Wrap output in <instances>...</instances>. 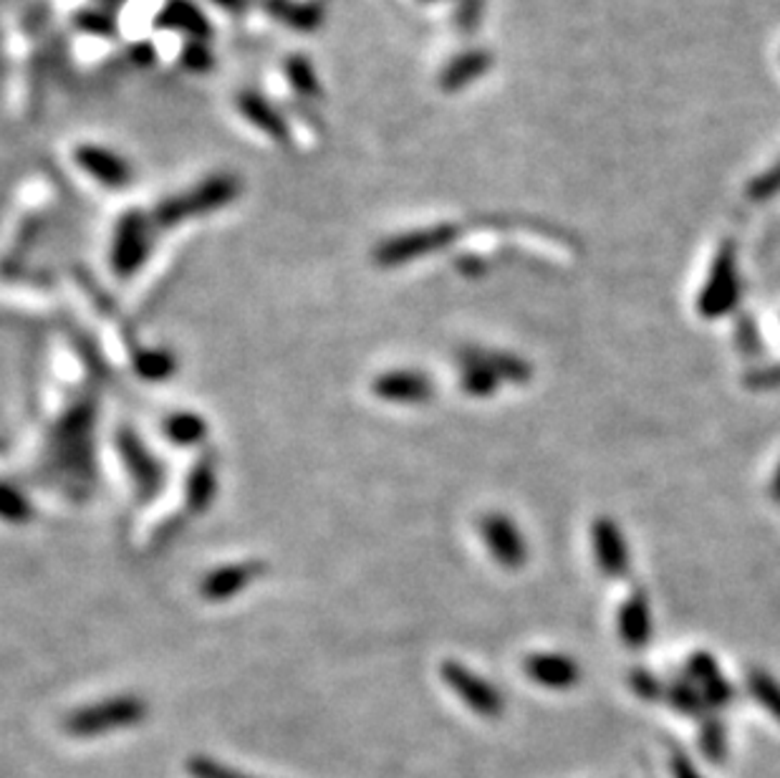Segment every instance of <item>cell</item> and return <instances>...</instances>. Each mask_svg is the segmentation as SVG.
Segmentation results:
<instances>
[{"label": "cell", "mask_w": 780, "mask_h": 778, "mask_svg": "<svg viewBox=\"0 0 780 778\" xmlns=\"http://www.w3.org/2000/svg\"><path fill=\"white\" fill-rule=\"evenodd\" d=\"M241 180L235 175L218 173L205 177L203 182L192 184L190 190L165 197L150 215L157 230H172L182 226V222L205 218V215H213L222 211V207L233 205L241 197Z\"/></svg>", "instance_id": "cell-1"}, {"label": "cell", "mask_w": 780, "mask_h": 778, "mask_svg": "<svg viewBox=\"0 0 780 778\" xmlns=\"http://www.w3.org/2000/svg\"><path fill=\"white\" fill-rule=\"evenodd\" d=\"M146 713H150V705L144 698L125 692V696H112L76 707L64 718V730L74 738H99L114 734V730L139 726V723H144Z\"/></svg>", "instance_id": "cell-2"}, {"label": "cell", "mask_w": 780, "mask_h": 778, "mask_svg": "<svg viewBox=\"0 0 780 778\" xmlns=\"http://www.w3.org/2000/svg\"><path fill=\"white\" fill-rule=\"evenodd\" d=\"M460 235L462 228L458 222H435V226L405 230V233L389 235L376 243L372 258L380 268L409 266L417 264V260L437 256V253L452 248Z\"/></svg>", "instance_id": "cell-3"}, {"label": "cell", "mask_w": 780, "mask_h": 778, "mask_svg": "<svg viewBox=\"0 0 780 778\" xmlns=\"http://www.w3.org/2000/svg\"><path fill=\"white\" fill-rule=\"evenodd\" d=\"M157 226H154L152 215L131 207V211L122 213L119 220L114 222L112 245H110V266L117 279L127 281L137 276L150 260L154 251V238H157Z\"/></svg>", "instance_id": "cell-4"}, {"label": "cell", "mask_w": 780, "mask_h": 778, "mask_svg": "<svg viewBox=\"0 0 780 778\" xmlns=\"http://www.w3.org/2000/svg\"><path fill=\"white\" fill-rule=\"evenodd\" d=\"M91 418H94L91 407L79 405L68 410L53 430L49 458L51 465L61 470V475H91V463H94V456H91Z\"/></svg>", "instance_id": "cell-5"}, {"label": "cell", "mask_w": 780, "mask_h": 778, "mask_svg": "<svg viewBox=\"0 0 780 778\" xmlns=\"http://www.w3.org/2000/svg\"><path fill=\"white\" fill-rule=\"evenodd\" d=\"M114 445H117L122 465L127 468L135 498L139 503H152L165 488V465L146 448V443L137 435L135 428L119 425L117 435H114Z\"/></svg>", "instance_id": "cell-6"}, {"label": "cell", "mask_w": 780, "mask_h": 778, "mask_svg": "<svg viewBox=\"0 0 780 778\" xmlns=\"http://www.w3.org/2000/svg\"><path fill=\"white\" fill-rule=\"evenodd\" d=\"M439 677L458 696L460 703H465L470 711L481 718L496 720L506 711L503 692L493 685L488 677L477 675L473 667H468L460 660L439 662Z\"/></svg>", "instance_id": "cell-7"}, {"label": "cell", "mask_w": 780, "mask_h": 778, "mask_svg": "<svg viewBox=\"0 0 780 778\" xmlns=\"http://www.w3.org/2000/svg\"><path fill=\"white\" fill-rule=\"evenodd\" d=\"M477 534L488 549L490 559L508 572H519L528 564V541L511 515L503 511H488L477 521Z\"/></svg>", "instance_id": "cell-8"}, {"label": "cell", "mask_w": 780, "mask_h": 778, "mask_svg": "<svg viewBox=\"0 0 780 778\" xmlns=\"http://www.w3.org/2000/svg\"><path fill=\"white\" fill-rule=\"evenodd\" d=\"M738 298H740V283L736 268V253H732L730 245H725L720 256L715 258L709 279L700 291L698 311L702 319H720V316L736 309Z\"/></svg>", "instance_id": "cell-9"}, {"label": "cell", "mask_w": 780, "mask_h": 778, "mask_svg": "<svg viewBox=\"0 0 780 778\" xmlns=\"http://www.w3.org/2000/svg\"><path fill=\"white\" fill-rule=\"evenodd\" d=\"M266 572L268 564L260 559L230 561V564L215 566L200 579V597L213 604L230 602V599H235L241 591L248 589L251 584H256Z\"/></svg>", "instance_id": "cell-10"}, {"label": "cell", "mask_w": 780, "mask_h": 778, "mask_svg": "<svg viewBox=\"0 0 780 778\" xmlns=\"http://www.w3.org/2000/svg\"><path fill=\"white\" fill-rule=\"evenodd\" d=\"M372 395L389 405H427L435 397V382L422 369H389L374 377Z\"/></svg>", "instance_id": "cell-11"}, {"label": "cell", "mask_w": 780, "mask_h": 778, "mask_svg": "<svg viewBox=\"0 0 780 778\" xmlns=\"http://www.w3.org/2000/svg\"><path fill=\"white\" fill-rule=\"evenodd\" d=\"M72 157L84 175L106 190H125L135 177L129 160L104 144H79Z\"/></svg>", "instance_id": "cell-12"}, {"label": "cell", "mask_w": 780, "mask_h": 778, "mask_svg": "<svg viewBox=\"0 0 780 778\" xmlns=\"http://www.w3.org/2000/svg\"><path fill=\"white\" fill-rule=\"evenodd\" d=\"M591 549L599 572L604 574L606 579H624V576L629 574V544L622 534L619 523L614 519L601 515V519L591 523Z\"/></svg>", "instance_id": "cell-13"}, {"label": "cell", "mask_w": 780, "mask_h": 778, "mask_svg": "<svg viewBox=\"0 0 780 778\" xmlns=\"http://www.w3.org/2000/svg\"><path fill=\"white\" fill-rule=\"evenodd\" d=\"M523 673L546 690H571L581 683V665L563 652H533L523 660Z\"/></svg>", "instance_id": "cell-14"}, {"label": "cell", "mask_w": 780, "mask_h": 778, "mask_svg": "<svg viewBox=\"0 0 780 778\" xmlns=\"http://www.w3.org/2000/svg\"><path fill=\"white\" fill-rule=\"evenodd\" d=\"M616 632H619V639L629 650H642V647L652 642V602L642 587L631 589L622 602L619 614H616Z\"/></svg>", "instance_id": "cell-15"}, {"label": "cell", "mask_w": 780, "mask_h": 778, "mask_svg": "<svg viewBox=\"0 0 780 778\" xmlns=\"http://www.w3.org/2000/svg\"><path fill=\"white\" fill-rule=\"evenodd\" d=\"M154 26L182 34L188 41H210L213 38L210 15L195 0H167L154 18Z\"/></svg>", "instance_id": "cell-16"}, {"label": "cell", "mask_w": 780, "mask_h": 778, "mask_svg": "<svg viewBox=\"0 0 780 778\" xmlns=\"http://www.w3.org/2000/svg\"><path fill=\"white\" fill-rule=\"evenodd\" d=\"M220 490V475H218V458L210 450L203 452L190 468L188 481H184V508L190 513H205L207 508L215 503Z\"/></svg>", "instance_id": "cell-17"}, {"label": "cell", "mask_w": 780, "mask_h": 778, "mask_svg": "<svg viewBox=\"0 0 780 778\" xmlns=\"http://www.w3.org/2000/svg\"><path fill=\"white\" fill-rule=\"evenodd\" d=\"M263 11L296 34H314L327 21V11L314 0H263Z\"/></svg>", "instance_id": "cell-18"}, {"label": "cell", "mask_w": 780, "mask_h": 778, "mask_svg": "<svg viewBox=\"0 0 780 778\" xmlns=\"http://www.w3.org/2000/svg\"><path fill=\"white\" fill-rule=\"evenodd\" d=\"M490 66H493V56L488 51L483 49L462 51L443 68V72H439L437 84L445 94H458V91H462L473 81L481 79V76L488 74Z\"/></svg>", "instance_id": "cell-19"}, {"label": "cell", "mask_w": 780, "mask_h": 778, "mask_svg": "<svg viewBox=\"0 0 780 778\" xmlns=\"http://www.w3.org/2000/svg\"><path fill=\"white\" fill-rule=\"evenodd\" d=\"M235 106L248 125L256 127L258 132H263L266 137H270L273 142L289 140V125H285V117H281V112H278L266 97L258 94V91H251V89L243 91V94L238 97Z\"/></svg>", "instance_id": "cell-20"}, {"label": "cell", "mask_w": 780, "mask_h": 778, "mask_svg": "<svg viewBox=\"0 0 780 778\" xmlns=\"http://www.w3.org/2000/svg\"><path fill=\"white\" fill-rule=\"evenodd\" d=\"M458 365H460L458 382H460V390L465 392V395L475 397V399H490L498 395L503 380H500V377L493 372L490 367H485L483 361L475 357L470 346H465V349L458 354Z\"/></svg>", "instance_id": "cell-21"}, {"label": "cell", "mask_w": 780, "mask_h": 778, "mask_svg": "<svg viewBox=\"0 0 780 778\" xmlns=\"http://www.w3.org/2000/svg\"><path fill=\"white\" fill-rule=\"evenodd\" d=\"M162 433L177 448H200L207 441V420L192 410H177L162 422Z\"/></svg>", "instance_id": "cell-22"}, {"label": "cell", "mask_w": 780, "mask_h": 778, "mask_svg": "<svg viewBox=\"0 0 780 778\" xmlns=\"http://www.w3.org/2000/svg\"><path fill=\"white\" fill-rule=\"evenodd\" d=\"M477 359L485 367H490L503 384H528L533 380V367L528 359L519 357L513 352H498V349H483V346H470Z\"/></svg>", "instance_id": "cell-23"}, {"label": "cell", "mask_w": 780, "mask_h": 778, "mask_svg": "<svg viewBox=\"0 0 780 778\" xmlns=\"http://www.w3.org/2000/svg\"><path fill=\"white\" fill-rule=\"evenodd\" d=\"M131 367L146 382H165L177 372V357L169 349H139L131 357Z\"/></svg>", "instance_id": "cell-24"}, {"label": "cell", "mask_w": 780, "mask_h": 778, "mask_svg": "<svg viewBox=\"0 0 780 778\" xmlns=\"http://www.w3.org/2000/svg\"><path fill=\"white\" fill-rule=\"evenodd\" d=\"M664 700H667L677 713L692 715V718H702V715L709 711L705 698H702V690L694 683L687 680V677L685 680H675L672 685H667V696H664Z\"/></svg>", "instance_id": "cell-25"}, {"label": "cell", "mask_w": 780, "mask_h": 778, "mask_svg": "<svg viewBox=\"0 0 780 778\" xmlns=\"http://www.w3.org/2000/svg\"><path fill=\"white\" fill-rule=\"evenodd\" d=\"M747 690H751L755 703L766 707V711L780 723V683L776 677L766 673V669L755 667L747 673Z\"/></svg>", "instance_id": "cell-26"}, {"label": "cell", "mask_w": 780, "mask_h": 778, "mask_svg": "<svg viewBox=\"0 0 780 778\" xmlns=\"http://www.w3.org/2000/svg\"><path fill=\"white\" fill-rule=\"evenodd\" d=\"M285 76H289L291 87L296 89V94L306 97V99H314L321 94L319 74H316L314 64L306 56H291L289 61H285Z\"/></svg>", "instance_id": "cell-27"}, {"label": "cell", "mask_w": 780, "mask_h": 778, "mask_svg": "<svg viewBox=\"0 0 780 778\" xmlns=\"http://www.w3.org/2000/svg\"><path fill=\"white\" fill-rule=\"evenodd\" d=\"M700 749L705 753V758L713 761V764H723L725 761V753H728V736H725V726L717 718H707L702 723Z\"/></svg>", "instance_id": "cell-28"}, {"label": "cell", "mask_w": 780, "mask_h": 778, "mask_svg": "<svg viewBox=\"0 0 780 778\" xmlns=\"http://www.w3.org/2000/svg\"><path fill=\"white\" fill-rule=\"evenodd\" d=\"M74 26L84 30V34L99 38H110L117 34V21H114L110 8H89V11H81L76 15Z\"/></svg>", "instance_id": "cell-29"}, {"label": "cell", "mask_w": 780, "mask_h": 778, "mask_svg": "<svg viewBox=\"0 0 780 778\" xmlns=\"http://www.w3.org/2000/svg\"><path fill=\"white\" fill-rule=\"evenodd\" d=\"M685 673H687V675H685L687 680L698 685L700 690L707 688V685L717 683V680H720V677H723L720 665H717V660H715L709 652H694L692 658L687 660Z\"/></svg>", "instance_id": "cell-30"}, {"label": "cell", "mask_w": 780, "mask_h": 778, "mask_svg": "<svg viewBox=\"0 0 780 778\" xmlns=\"http://www.w3.org/2000/svg\"><path fill=\"white\" fill-rule=\"evenodd\" d=\"M180 64L184 72L190 74H210L215 66V53L210 49V41H184Z\"/></svg>", "instance_id": "cell-31"}, {"label": "cell", "mask_w": 780, "mask_h": 778, "mask_svg": "<svg viewBox=\"0 0 780 778\" xmlns=\"http://www.w3.org/2000/svg\"><path fill=\"white\" fill-rule=\"evenodd\" d=\"M188 774L192 778H256L251 774L238 771L233 766L220 764L210 756H203V753H195V756L188 758Z\"/></svg>", "instance_id": "cell-32"}, {"label": "cell", "mask_w": 780, "mask_h": 778, "mask_svg": "<svg viewBox=\"0 0 780 778\" xmlns=\"http://www.w3.org/2000/svg\"><path fill=\"white\" fill-rule=\"evenodd\" d=\"M3 519L11 523H26L34 519V506H30L26 493L13 488L11 483L3 488Z\"/></svg>", "instance_id": "cell-33"}, {"label": "cell", "mask_w": 780, "mask_h": 778, "mask_svg": "<svg viewBox=\"0 0 780 778\" xmlns=\"http://www.w3.org/2000/svg\"><path fill=\"white\" fill-rule=\"evenodd\" d=\"M629 685L642 700H660L667 696V688H664V685L660 683V677L652 675L650 669H642V667L631 669Z\"/></svg>", "instance_id": "cell-34"}, {"label": "cell", "mask_w": 780, "mask_h": 778, "mask_svg": "<svg viewBox=\"0 0 780 778\" xmlns=\"http://www.w3.org/2000/svg\"><path fill=\"white\" fill-rule=\"evenodd\" d=\"M736 342H738V349L743 357H758L760 354V334H758V329H755L751 316H743V319L738 321Z\"/></svg>", "instance_id": "cell-35"}, {"label": "cell", "mask_w": 780, "mask_h": 778, "mask_svg": "<svg viewBox=\"0 0 780 778\" xmlns=\"http://www.w3.org/2000/svg\"><path fill=\"white\" fill-rule=\"evenodd\" d=\"M732 692H736V690H732V685L725 680V677H720L717 683L707 685V688H702V698H705V703H707L709 711H717V707H723V705L730 703Z\"/></svg>", "instance_id": "cell-36"}, {"label": "cell", "mask_w": 780, "mask_h": 778, "mask_svg": "<svg viewBox=\"0 0 780 778\" xmlns=\"http://www.w3.org/2000/svg\"><path fill=\"white\" fill-rule=\"evenodd\" d=\"M745 384L751 390H780V365L755 369V372L745 377Z\"/></svg>", "instance_id": "cell-37"}, {"label": "cell", "mask_w": 780, "mask_h": 778, "mask_svg": "<svg viewBox=\"0 0 780 778\" xmlns=\"http://www.w3.org/2000/svg\"><path fill=\"white\" fill-rule=\"evenodd\" d=\"M129 56L135 59L137 66H152L157 61V49H154L152 41H137L131 43Z\"/></svg>", "instance_id": "cell-38"}, {"label": "cell", "mask_w": 780, "mask_h": 778, "mask_svg": "<svg viewBox=\"0 0 780 778\" xmlns=\"http://www.w3.org/2000/svg\"><path fill=\"white\" fill-rule=\"evenodd\" d=\"M672 774H675V778H702L698 774V768L692 766V761L682 756L679 751L672 753Z\"/></svg>", "instance_id": "cell-39"}, {"label": "cell", "mask_w": 780, "mask_h": 778, "mask_svg": "<svg viewBox=\"0 0 780 778\" xmlns=\"http://www.w3.org/2000/svg\"><path fill=\"white\" fill-rule=\"evenodd\" d=\"M458 268H460V273H465V276H475V273H483V271H485L483 260H477V258H473V256L460 258V260H458Z\"/></svg>", "instance_id": "cell-40"}, {"label": "cell", "mask_w": 780, "mask_h": 778, "mask_svg": "<svg viewBox=\"0 0 780 778\" xmlns=\"http://www.w3.org/2000/svg\"><path fill=\"white\" fill-rule=\"evenodd\" d=\"M210 3L222 8V11H228V13H241V11H245V5H248V0H210Z\"/></svg>", "instance_id": "cell-41"}, {"label": "cell", "mask_w": 780, "mask_h": 778, "mask_svg": "<svg viewBox=\"0 0 780 778\" xmlns=\"http://www.w3.org/2000/svg\"><path fill=\"white\" fill-rule=\"evenodd\" d=\"M770 498H773L776 503H780V463L773 473V481H770Z\"/></svg>", "instance_id": "cell-42"}, {"label": "cell", "mask_w": 780, "mask_h": 778, "mask_svg": "<svg viewBox=\"0 0 780 778\" xmlns=\"http://www.w3.org/2000/svg\"><path fill=\"white\" fill-rule=\"evenodd\" d=\"M99 3H102V8H110V11H112V8H117L119 3H125V0H99Z\"/></svg>", "instance_id": "cell-43"}, {"label": "cell", "mask_w": 780, "mask_h": 778, "mask_svg": "<svg viewBox=\"0 0 780 778\" xmlns=\"http://www.w3.org/2000/svg\"><path fill=\"white\" fill-rule=\"evenodd\" d=\"M420 3H439V0H420Z\"/></svg>", "instance_id": "cell-44"}]
</instances>
